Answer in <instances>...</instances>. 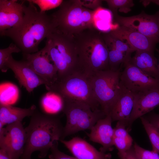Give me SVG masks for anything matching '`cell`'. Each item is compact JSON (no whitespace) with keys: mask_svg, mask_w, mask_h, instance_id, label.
I'll return each mask as SVG.
<instances>
[{"mask_svg":"<svg viewBox=\"0 0 159 159\" xmlns=\"http://www.w3.org/2000/svg\"><path fill=\"white\" fill-rule=\"evenodd\" d=\"M27 1L28 4L24 5V15L21 22L6 30L1 36L11 39L22 54L38 52L41 42L56 30L51 15L38 11L30 0Z\"/></svg>","mask_w":159,"mask_h":159,"instance_id":"obj_1","label":"cell"},{"mask_svg":"<svg viewBox=\"0 0 159 159\" xmlns=\"http://www.w3.org/2000/svg\"><path fill=\"white\" fill-rule=\"evenodd\" d=\"M64 127L55 115L42 113L37 109L25 128L26 141L20 159L31 158L35 151L40 152L39 158H45L54 143L62 139Z\"/></svg>","mask_w":159,"mask_h":159,"instance_id":"obj_2","label":"cell"},{"mask_svg":"<svg viewBox=\"0 0 159 159\" xmlns=\"http://www.w3.org/2000/svg\"><path fill=\"white\" fill-rule=\"evenodd\" d=\"M79 70L90 76L110 69L108 51L102 32L97 28L86 29L74 37Z\"/></svg>","mask_w":159,"mask_h":159,"instance_id":"obj_3","label":"cell"},{"mask_svg":"<svg viewBox=\"0 0 159 159\" xmlns=\"http://www.w3.org/2000/svg\"><path fill=\"white\" fill-rule=\"evenodd\" d=\"M97 11L84 6L81 0H65L50 15L56 30L74 37L86 29L97 28L95 19Z\"/></svg>","mask_w":159,"mask_h":159,"instance_id":"obj_4","label":"cell"},{"mask_svg":"<svg viewBox=\"0 0 159 159\" xmlns=\"http://www.w3.org/2000/svg\"><path fill=\"white\" fill-rule=\"evenodd\" d=\"M46 89L62 100L84 104L94 110L101 109L94 96L90 76L80 71L72 72Z\"/></svg>","mask_w":159,"mask_h":159,"instance_id":"obj_5","label":"cell"},{"mask_svg":"<svg viewBox=\"0 0 159 159\" xmlns=\"http://www.w3.org/2000/svg\"><path fill=\"white\" fill-rule=\"evenodd\" d=\"M120 69L97 72L90 76L95 98L106 116L110 114L120 94Z\"/></svg>","mask_w":159,"mask_h":159,"instance_id":"obj_6","label":"cell"},{"mask_svg":"<svg viewBox=\"0 0 159 159\" xmlns=\"http://www.w3.org/2000/svg\"><path fill=\"white\" fill-rule=\"evenodd\" d=\"M62 101V110L66 116V122L61 140L79 131L90 130L99 120L106 116L101 109L94 110L84 104Z\"/></svg>","mask_w":159,"mask_h":159,"instance_id":"obj_7","label":"cell"},{"mask_svg":"<svg viewBox=\"0 0 159 159\" xmlns=\"http://www.w3.org/2000/svg\"><path fill=\"white\" fill-rule=\"evenodd\" d=\"M47 37L48 54L55 65L59 68L68 69L71 73L78 71V57L74 37L56 30Z\"/></svg>","mask_w":159,"mask_h":159,"instance_id":"obj_8","label":"cell"},{"mask_svg":"<svg viewBox=\"0 0 159 159\" xmlns=\"http://www.w3.org/2000/svg\"><path fill=\"white\" fill-rule=\"evenodd\" d=\"M124 69L121 72V85L134 94L151 90H159V80L144 73L130 63L124 64Z\"/></svg>","mask_w":159,"mask_h":159,"instance_id":"obj_9","label":"cell"},{"mask_svg":"<svg viewBox=\"0 0 159 159\" xmlns=\"http://www.w3.org/2000/svg\"><path fill=\"white\" fill-rule=\"evenodd\" d=\"M116 22L159 42V12L153 15L144 12L135 16L124 17L114 14Z\"/></svg>","mask_w":159,"mask_h":159,"instance_id":"obj_10","label":"cell"},{"mask_svg":"<svg viewBox=\"0 0 159 159\" xmlns=\"http://www.w3.org/2000/svg\"><path fill=\"white\" fill-rule=\"evenodd\" d=\"M26 132L21 122L0 128V147L5 150L13 159H20L24 148Z\"/></svg>","mask_w":159,"mask_h":159,"instance_id":"obj_11","label":"cell"},{"mask_svg":"<svg viewBox=\"0 0 159 159\" xmlns=\"http://www.w3.org/2000/svg\"><path fill=\"white\" fill-rule=\"evenodd\" d=\"M24 60L45 82L46 88L55 83L58 79L57 71L48 55L42 49L32 54H23Z\"/></svg>","mask_w":159,"mask_h":159,"instance_id":"obj_12","label":"cell"},{"mask_svg":"<svg viewBox=\"0 0 159 159\" xmlns=\"http://www.w3.org/2000/svg\"><path fill=\"white\" fill-rule=\"evenodd\" d=\"M7 69H11L21 87L23 86L29 92L37 87L45 85L44 81L37 75L25 60L17 61L11 55L6 64Z\"/></svg>","mask_w":159,"mask_h":159,"instance_id":"obj_13","label":"cell"},{"mask_svg":"<svg viewBox=\"0 0 159 159\" xmlns=\"http://www.w3.org/2000/svg\"><path fill=\"white\" fill-rule=\"evenodd\" d=\"M108 33L115 38L126 41L134 51H146L154 53L155 45L158 43L137 31L123 26L120 25Z\"/></svg>","mask_w":159,"mask_h":159,"instance_id":"obj_14","label":"cell"},{"mask_svg":"<svg viewBox=\"0 0 159 159\" xmlns=\"http://www.w3.org/2000/svg\"><path fill=\"white\" fill-rule=\"evenodd\" d=\"M24 1L16 0H0V34L6 30L18 25L24 17Z\"/></svg>","mask_w":159,"mask_h":159,"instance_id":"obj_15","label":"cell"},{"mask_svg":"<svg viewBox=\"0 0 159 159\" xmlns=\"http://www.w3.org/2000/svg\"><path fill=\"white\" fill-rule=\"evenodd\" d=\"M134 94L133 107L127 128L128 132L131 130L135 120L159 105V90H151Z\"/></svg>","mask_w":159,"mask_h":159,"instance_id":"obj_16","label":"cell"},{"mask_svg":"<svg viewBox=\"0 0 159 159\" xmlns=\"http://www.w3.org/2000/svg\"><path fill=\"white\" fill-rule=\"evenodd\" d=\"M112 122L110 114L99 120L88 135L90 141L102 145L100 150L104 153L112 150L114 129L112 126Z\"/></svg>","mask_w":159,"mask_h":159,"instance_id":"obj_17","label":"cell"},{"mask_svg":"<svg viewBox=\"0 0 159 159\" xmlns=\"http://www.w3.org/2000/svg\"><path fill=\"white\" fill-rule=\"evenodd\" d=\"M60 141L77 159H110L111 155L98 150L85 140L78 137Z\"/></svg>","mask_w":159,"mask_h":159,"instance_id":"obj_18","label":"cell"},{"mask_svg":"<svg viewBox=\"0 0 159 159\" xmlns=\"http://www.w3.org/2000/svg\"><path fill=\"white\" fill-rule=\"evenodd\" d=\"M122 86L121 92L110 114L112 122H120L127 129L133 107L135 94Z\"/></svg>","mask_w":159,"mask_h":159,"instance_id":"obj_19","label":"cell"},{"mask_svg":"<svg viewBox=\"0 0 159 159\" xmlns=\"http://www.w3.org/2000/svg\"><path fill=\"white\" fill-rule=\"evenodd\" d=\"M37 109L33 105L27 108H22L0 102V128L6 125L21 122L26 117L31 116Z\"/></svg>","mask_w":159,"mask_h":159,"instance_id":"obj_20","label":"cell"},{"mask_svg":"<svg viewBox=\"0 0 159 159\" xmlns=\"http://www.w3.org/2000/svg\"><path fill=\"white\" fill-rule=\"evenodd\" d=\"M129 62L147 74L159 80V69L157 60L154 53L146 51H136Z\"/></svg>","mask_w":159,"mask_h":159,"instance_id":"obj_21","label":"cell"},{"mask_svg":"<svg viewBox=\"0 0 159 159\" xmlns=\"http://www.w3.org/2000/svg\"><path fill=\"white\" fill-rule=\"evenodd\" d=\"M113 129V144L117 149V154L120 158L132 147L133 139L123 123L117 122Z\"/></svg>","mask_w":159,"mask_h":159,"instance_id":"obj_22","label":"cell"},{"mask_svg":"<svg viewBox=\"0 0 159 159\" xmlns=\"http://www.w3.org/2000/svg\"><path fill=\"white\" fill-rule=\"evenodd\" d=\"M107 47L110 69L117 70L120 69L119 67L122 64L129 61L131 58V54H125L109 47Z\"/></svg>","mask_w":159,"mask_h":159,"instance_id":"obj_23","label":"cell"},{"mask_svg":"<svg viewBox=\"0 0 159 159\" xmlns=\"http://www.w3.org/2000/svg\"><path fill=\"white\" fill-rule=\"evenodd\" d=\"M140 118L151 143L152 150L159 154V127L151 123L143 116Z\"/></svg>","mask_w":159,"mask_h":159,"instance_id":"obj_24","label":"cell"},{"mask_svg":"<svg viewBox=\"0 0 159 159\" xmlns=\"http://www.w3.org/2000/svg\"><path fill=\"white\" fill-rule=\"evenodd\" d=\"M102 36L107 47L114 49L124 53L131 54L134 51L126 42L115 38L109 33L102 32Z\"/></svg>","mask_w":159,"mask_h":159,"instance_id":"obj_25","label":"cell"},{"mask_svg":"<svg viewBox=\"0 0 159 159\" xmlns=\"http://www.w3.org/2000/svg\"><path fill=\"white\" fill-rule=\"evenodd\" d=\"M106 2L110 10L114 15L119 11L127 13L131 10V8L134 5L132 0H106Z\"/></svg>","mask_w":159,"mask_h":159,"instance_id":"obj_26","label":"cell"},{"mask_svg":"<svg viewBox=\"0 0 159 159\" xmlns=\"http://www.w3.org/2000/svg\"><path fill=\"white\" fill-rule=\"evenodd\" d=\"M21 52L20 49L15 44L11 43L9 46L4 49H0V69L3 72L7 71L6 64L9 57L14 53Z\"/></svg>","mask_w":159,"mask_h":159,"instance_id":"obj_27","label":"cell"},{"mask_svg":"<svg viewBox=\"0 0 159 159\" xmlns=\"http://www.w3.org/2000/svg\"><path fill=\"white\" fill-rule=\"evenodd\" d=\"M34 4L39 8L40 11H46L59 7L62 3V0H30Z\"/></svg>","mask_w":159,"mask_h":159,"instance_id":"obj_28","label":"cell"},{"mask_svg":"<svg viewBox=\"0 0 159 159\" xmlns=\"http://www.w3.org/2000/svg\"><path fill=\"white\" fill-rule=\"evenodd\" d=\"M135 152L139 159H159V154L141 147L136 143L133 146Z\"/></svg>","mask_w":159,"mask_h":159,"instance_id":"obj_29","label":"cell"},{"mask_svg":"<svg viewBox=\"0 0 159 159\" xmlns=\"http://www.w3.org/2000/svg\"><path fill=\"white\" fill-rule=\"evenodd\" d=\"M51 154L49 155L50 159H77L74 156H69L61 151L58 148V141L56 142L50 149Z\"/></svg>","mask_w":159,"mask_h":159,"instance_id":"obj_30","label":"cell"},{"mask_svg":"<svg viewBox=\"0 0 159 159\" xmlns=\"http://www.w3.org/2000/svg\"><path fill=\"white\" fill-rule=\"evenodd\" d=\"M83 5L85 7L91 9L93 10H97L100 7L102 4V0H84L81 1Z\"/></svg>","mask_w":159,"mask_h":159,"instance_id":"obj_31","label":"cell"},{"mask_svg":"<svg viewBox=\"0 0 159 159\" xmlns=\"http://www.w3.org/2000/svg\"><path fill=\"white\" fill-rule=\"evenodd\" d=\"M153 125L159 127V114L151 112L148 115L144 116Z\"/></svg>","mask_w":159,"mask_h":159,"instance_id":"obj_32","label":"cell"},{"mask_svg":"<svg viewBox=\"0 0 159 159\" xmlns=\"http://www.w3.org/2000/svg\"><path fill=\"white\" fill-rule=\"evenodd\" d=\"M120 158V159H139L135 152L133 146L127 151Z\"/></svg>","mask_w":159,"mask_h":159,"instance_id":"obj_33","label":"cell"},{"mask_svg":"<svg viewBox=\"0 0 159 159\" xmlns=\"http://www.w3.org/2000/svg\"><path fill=\"white\" fill-rule=\"evenodd\" d=\"M0 159H13L4 149L0 148Z\"/></svg>","mask_w":159,"mask_h":159,"instance_id":"obj_34","label":"cell"},{"mask_svg":"<svg viewBox=\"0 0 159 159\" xmlns=\"http://www.w3.org/2000/svg\"><path fill=\"white\" fill-rule=\"evenodd\" d=\"M142 1H141V2H142V3L144 6H147L150 2H152L155 4L159 5V0H144Z\"/></svg>","mask_w":159,"mask_h":159,"instance_id":"obj_35","label":"cell"},{"mask_svg":"<svg viewBox=\"0 0 159 159\" xmlns=\"http://www.w3.org/2000/svg\"><path fill=\"white\" fill-rule=\"evenodd\" d=\"M156 51L158 52V54H159V50L158 49H156ZM158 69H159V63L158 64Z\"/></svg>","mask_w":159,"mask_h":159,"instance_id":"obj_36","label":"cell"},{"mask_svg":"<svg viewBox=\"0 0 159 159\" xmlns=\"http://www.w3.org/2000/svg\"><path fill=\"white\" fill-rule=\"evenodd\" d=\"M31 159V158H26L23 159Z\"/></svg>","mask_w":159,"mask_h":159,"instance_id":"obj_37","label":"cell"},{"mask_svg":"<svg viewBox=\"0 0 159 159\" xmlns=\"http://www.w3.org/2000/svg\"><path fill=\"white\" fill-rule=\"evenodd\" d=\"M158 21H159V17Z\"/></svg>","mask_w":159,"mask_h":159,"instance_id":"obj_38","label":"cell"}]
</instances>
